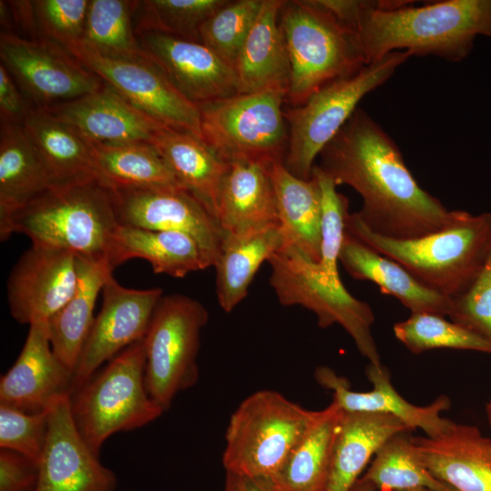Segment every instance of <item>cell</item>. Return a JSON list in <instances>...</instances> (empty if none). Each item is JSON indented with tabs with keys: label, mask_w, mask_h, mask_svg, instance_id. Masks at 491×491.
<instances>
[{
	"label": "cell",
	"mask_w": 491,
	"mask_h": 491,
	"mask_svg": "<svg viewBox=\"0 0 491 491\" xmlns=\"http://www.w3.org/2000/svg\"><path fill=\"white\" fill-rule=\"evenodd\" d=\"M32 107L26 103L7 69L0 64L1 122L22 124Z\"/></svg>",
	"instance_id": "bcb514c9"
},
{
	"label": "cell",
	"mask_w": 491,
	"mask_h": 491,
	"mask_svg": "<svg viewBox=\"0 0 491 491\" xmlns=\"http://www.w3.org/2000/svg\"><path fill=\"white\" fill-rule=\"evenodd\" d=\"M116 476L78 432L69 395L48 410V434L38 463L36 491H115Z\"/></svg>",
	"instance_id": "e0dca14e"
},
{
	"label": "cell",
	"mask_w": 491,
	"mask_h": 491,
	"mask_svg": "<svg viewBox=\"0 0 491 491\" xmlns=\"http://www.w3.org/2000/svg\"><path fill=\"white\" fill-rule=\"evenodd\" d=\"M102 294V307L84 345L71 392L86 382L104 363L145 337L164 291L160 287L126 288L112 274Z\"/></svg>",
	"instance_id": "5bb4252c"
},
{
	"label": "cell",
	"mask_w": 491,
	"mask_h": 491,
	"mask_svg": "<svg viewBox=\"0 0 491 491\" xmlns=\"http://www.w3.org/2000/svg\"><path fill=\"white\" fill-rule=\"evenodd\" d=\"M270 165L240 161L228 164L217 216L223 235L279 228Z\"/></svg>",
	"instance_id": "603a6c76"
},
{
	"label": "cell",
	"mask_w": 491,
	"mask_h": 491,
	"mask_svg": "<svg viewBox=\"0 0 491 491\" xmlns=\"http://www.w3.org/2000/svg\"><path fill=\"white\" fill-rule=\"evenodd\" d=\"M38 465L9 449H0V491H36Z\"/></svg>",
	"instance_id": "f6af8a7d"
},
{
	"label": "cell",
	"mask_w": 491,
	"mask_h": 491,
	"mask_svg": "<svg viewBox=\"0 0 491 491\" xmlns=\"http://www.w3.org/2000/svg\"><path fill=\"white\" fill-rule=\"evenodd\" d=\"M55 186L22 124L1 122L0 227L19 208Z\"/></svg>",
	"instance_id": "1f68e13d"
},
{
	"label": "cell",
	"mask_w": 491,
	"mask_h": 491,
	"mask_svg": "<svg viewBox=\"0 0 491 491\" xmlns=\"http://www.w3.org/2000/svg\"><path fill=\"white\" fill-rule=\"evenodd\" d=\"M246 491H276L266 478L246 479Z\"/></svg>",
	"instance_id": "c3c4849f"
},
{
	"label": "cell",
	"mask_w": 491,
	"mask_h": 491,
	"mask_svg": "<svg viewBox=\"0 0 491 491\" xmlns=\"http://www.w3.org/2000/svg\"><path fill=\"white\" fill-rule=\"evenodd\" d=\"M151 144L179 184L217 219L220 192L228 164L202 139L187 132L165 127Z\"/></svg>",
	"instance_id": "f546056e"
},
{
	"label": "cell",
	"mask_w": 491,
	"mask_h": 491,
	"mask_svg": "<svg viewBox=\"0 0 491 491\" xmlns=\"http://www.w3.org/2000/svg\"><path fill=\"white\" fill-rule=\"evenodd\" d=\"M321 190V257L317 266L321 274L332 284L342 283L337 261L346 232L348 199L336 191V185L319 166L312 169Z\"/></svg>",
	"instance_id": "60d3db41"
},
{
	"label": "cell",
	"mask_w": 491,
	"mask_h": 491,
	"mask_svg": "<svg viewBox=\"0 0 491 491\" xmlns=\"http://www.w3.org/2000/svg\"><path fill=\"white\" fill-rule=\"evenodd\" d=\"M283 247L279 228L224 234L215 269V293L220 307L232 312L247 296L261 265Z\"/></svg>",
	"instance_id": "d6a6232c"
},
{
	"label": "cell",
	"mask_w": 491,
	"mask_h": 491,
	"mask_svg": "<svg viewBox=\"0 0 491 491\" xmlns=\"http://www.w3.org/2000/svg\"><path fill=\"white\" fill-rule=\"evenodd\" d=\"M342 410L332 402L268 480L276 491H327Z\"/></svg>",
	"instance_id": "836d02e7"
},
{
	"label": "cell",
	"mask_w": 491,
	"mask_h": 491,
	"mask_svg": "<svg viewBox=\"0 0 491 491\" xmlns=\"http://www.w3.org/2000/svg\"><path fill=\"white\" fill-rule=\"evenodd\" d=\"M407 1L350 0L346 23L367 64L394 51L460 62L475 38L491 37V0H446L411 6Z\"/></svg>",
	"instance_id": "7a4b0ae2"
},
{
	"label": "cell",
	"mask_w": 491,
	"mask_h": 491,
	"mask_svg": "<svg viewBox=\"0 0 491 491\" xmlns=\"http://www.w3.org/2000/svg\"><path fill=\"white\" fill-rule=\"evenodd\" d=\"M208 319L202 303L180 294L163 296L155 309L143 339L145 382L164 411L198 380L200 335Z\"/></svg>",
	"instance_id": "30bf717a"
},
{
	"label": "cell",
	"mask_w": 491,
	"mask_h": 491,
	"mask_svg": "<svg viewBox=\"0 0 491 491\" xmlns=\"http://www.w3.org/2000/svg\"><path fill=\"white\" fill-rule=\"evenodd\" d=\"M269 283L282 306H301L312 311L322 328L340 325L369 363L381 365L372 335L375 320L370 306L353 296L341 284H332L314 263L292 247H282L267 261Z\"/></svg>",
	"instance_id": "8fae6325"
},
{
	"label": "cell",
	"mask_w": 491,
	"mask_h": 491,
	"mask_svg": "<svg viewBox=\"0 0 491 491\" xmlns=\"http://www.w3.org/2000/svg\"><path fill=\"white\" fill-rule=\"evenodd\" d=\"M91 144L97 178L111 190L184 188L150 143Z\"/></svg>",
	"instance_id": "e575fe53"
},
{
	"label": "cell",
	"mask_w": 491,
	"mask_h": 491,
	"mask_svg": "<svg viewBox=\"0 0 491 491\" xmlns=\"http://www.w3.org/2000/svg\"><path fill=\"white\" fill-rule=\"evenodd\" d=\"M319 155L318 166L336 186L347 185L360 195L363 205L354 214L376 235L415 239L441 230L456 215L418 185L396 144L361 108Z\"/></svg>",
	"instance_id": "6da1fadb"
},
{
	"label": "cell",
	"mask_w": 491,
	"mask_h": 491,
	"mask_svg": "<svg viewBox=\"0 0 491 491\" xmlns=\"http://www.w3.org/2000/svg\"><path fill=\"white\" fill-rule=\"evenodd\" d=\"M404 491H431L426 488H416V489H409V490H404Z\"/></svg>",
	"instance_id": "f5cc1de1"
},
{
	"label": "cell",
	"mask_w": 491,
	"mask_h": 491,
	"mask_svg": "<svg viewBox=\"0 0 491 491\" xmlns=\"http://www.w3.org/2000/svg\"><path fill=\"white\" fill-rule=\"evenodd\" d=\"M77 284L71 298L48 320L52 349L73 373L94 323L97 296L114 269L105 260L76 256Z\"/></svg>",
	"instance_id": "4dcf8cb0"
},
{
	"label": "cell",
	"mask_w": 491,
	"mask_h": 491,
	"mask_svg": "<svg viewBox=\"0 0 491 491\" xmlns=\"http://www.w3.org/2000/svg\"><path fill=\"white\" fill-rule=\"evenodd\" d=\"M76 284V255L32 245L8 278L10 314L16 322L29 326L48 321L71 298Z\"/></svg>",
	"instance_id": "2e32d148"
},
{
	"label": "cell",
	"mask_w": 491,
	"mask_h": 491,
	"mask_svg": "<svg viewBox=\"0 0 491 491\" xmlns=\"http://www.w3.org/2000/svg\"><path fill=\"white\" fill-rule=\"evenodd\" d=\"M395 336L410 352L420 354L432 349L450 348L491 354V345L466 327L445 316L429 313H411L393 326Z\"/></svg>",
	"instance_id": "f35d334b"
},
{
	"label": "cell",
	"mask_w": 491,
	"mask_h": 491,
	"mask_svg": "<svg viewBox=\"0 0 491 491\" xmlns=\"http://www.w3.org/2000/svg\"><path fill=\"white\" fill-rule=\"evenodd\" d=\"M486 409V416H487V419H488V423H489V425L491 426V399L487 403Z\"/></svg>",
	"instance_id": "816d5d0a"
},
{
	"label": "cell",
	"mask_w": 491,
	"mask_h": 491,
	"mask_svg": "<svg viewBox=\"0 0 491 491\" xmlns=\"http://www.w3.org/2000/svg\"><path fill=\"white\" fill-rule=\"evenodd\" d=\"M73 376L52 349L48 321L34 323L16 361L1 376L0 405L27 414L48 411L70 395Z\"/></svg>",
	"instance_id": "d6986e66"
},
{
	"label": "cell",
	"mask_w": 491,
	"mask_h": 491,
	"mask_svg": "<svg viewBox=\"0 0 491 491\" xmlns=\"http://www.w3.org/2000/svg\"><path fill=\"white\" fill-rule=\"evenodd\" d=\"M283 247H292L314 263L321 257V190L316 177L292 175L278 161L270 165Z\"/></svg>",
	"instance_id": "4316f807"
},
{
	"label": "cell",
	"mask_w": 491,
	"mask_h": 491,
	"mask_svg": "<svg viewBox=\"0 0 491 491\" xmlns=\"http://www.w3.org/2000/svg\"><path fill=\"white\" fill-rule=\"evenodd\" d=\"M338 261L357 280L375 283L380 290L398 299L411 313L449 316L452 298L424 285L404 266L377 253L345 232Z\"/></svg>",
	"instance_id": "d4e9b609"
},
{
	"label": "cell",
	"mask_w": 491,
	"mask_h": 491,
	"mask_svg": "<svg viewBox=\"0 0 491 491\" xmlns=\"http://www.w3.org/2000/svg\"><path fill=\"white\" fill-rule=\"evenodd\" d=\"M366 373L373 385V389L366 392L352 390L348 380L328 366H318L314 376L319 386L333 393L332 402L342 411L389 414L411 431L421 429L430 438L442 436L453 425L452 420L440 415L450 408L449 397L442 395L428 406H416L395 389L390 373L382 364L369 363Z\"/></svg>",
	"instance_id": "ffe728a7"
},
{
	"label": "cell",
	"mask_w": 491,
	"mask_h": 491,
	"mask_svg": "<svg viewBox=\"0 0 491 491\" xmlns=\"http://www.w3.org/2000/svg\"><path fill=\"white\" fill-rule=\"evenodd\" d=\"M285 0H262L261 8L238 54L235 74L238 93H287L290 61L278 16Z\"/></svg>",
	"instance_id": "cb8c5ba5"
},
{
	"label": "cell",
	"mask_w": 491,
	"mask_h": 491,
	"mask_svg": "<svg viewBox=\"0 0 491 491\" xmlns=\"http://www.w3.org/2000/svg\"><path fill=\"white\" fill-rule=\"evenodd\" d=\"M228 0H146L137 1L134 12L135 33L154 31L199 41V29L205 20Z\"/></svg>",
	"instance_id": "74e56055"
},
{
	"label": "cell",
	"mask_w": 491,
	"mask_h": 491,
	"mask_svg": "<svg viewBox=\"0 0 491 491\" xmlns=\"http://www.w3.org/2000/svg\"><path fill=\"white\" fill-rule=\"evenodd\" d=\"M349 491H378L371 483L359 477Z\"/></svg>",
	"instance_id": "f907efd6"
},
{
	"label": "cell",
	"mask_w": 491,
	"mask_h": 491,
	"mask_svg": "<svg viewBox=\"0 0 491 491\" xmlns=\"http://www.w3.org/2000/svg\"><path fill=\"white\" fill-rule=\"evenodd\" d=\"M286 93H238L198 105L202 140L223 161L284 162L288 128Z\"/></svg>",
	"instance_id": "9c48e42d"
},
{
	"label": "cell",
	"mask_w": 491,
	"mask_h": 491,
	"mask_svg": "<svg viewBox=\"0 0 491 491\" xmlns=\"http://www.w3.org/2000/svg\"><path fill=\"white\" fill-rule=\"evenodd\" d=\"M278 23L290 61L286 103L291 107L367 65L354 28L320 0H285Z\"/></svg>",
	"instance_id": "5b68a950"
},
{
	"label": "cell",
	"mask_w": 491,
	"mask_h": 491,
	"mask_svg": "<svg viewBox=\"0 0 491 491\" xmlns=\"http://www.w3.org/2000/svg\"><path fill=\"white\" fill-rule=\"evenodd\" d=\"M360 477L371 483L378 491L416 488L455 491L428 470L414 442L411 430H404L389 437Z\"/></svg>",
	"instance_id": "d590c367"
},
{
	"label": "cell",
	"mask_w": 491,
	"mask_h": 491,
	"mask_svg": "<svg viewBox=\"0 0 491 491\" xmlns=\"http://www.w3.org/2000/svg\"><path fill=\"white\" fill-rule=\"evenodd\" d=\"M55 185L98 180L92 144L45 108L32 107L22 123Z\"/></svg>",
	"instance_id": "83f0119b"
},
{
	"label": "cell",
	"mask_w": 491,
	"mask_h": 491,
	"mask_svg": "<svg viewBox=\"0 0 491 491\" xmlns=\"http://www.w3.org/2000/svg\"><path fill=\"white\" fill-rule=\"evenodd\" d=\"M404 430L410 429L389 414L342 411L327 491H349L382 445Z\"/></svg>",
	"instance_id": "f1b7e54d"
},
{
	"label": "cell",
	"mask_w": 491,
	"mask_h": 491,
	"mask_svg": "<svg viewBox=\"0 0 491 491\" xmlns=\"http://www.w3.org/2000/svg\"><path fill=\"white\" fill-rule=\"evenodd\" d=\"M136 4L137 1L90 0L79 44L110 58L147 59L133 25Z\"/></svg>",
	"instance_id": "8d00e7d4"
},
{
	"label": "cell",
	"mask_w": 491,
	"mask_h": 491,
	"mask_svg": "<svg viewBox=\"0 0 491 491\" xmlns=\"http://www.w3.org/2000/svg\"><path fill=\"white\" fill-rule=\"evenodd\" d=\"M48 434V411L27 414L0 405V447L38 465Z\"/></svg>",
	"instance_id": "7bdbcfd3"
},
{
	"label": "cell",
	"mask_w": 491,
	"mask_h": 491,
	"mask_svg": "<svg viewBox=\"0 0 491 491\" xmlns=\"http://www.w3.org/2000/svg\"><path fill=\"white\" fill-rule=\"evenodd\" d=\"M33 4L39 38L64 47L82 40L90 0H37Z\"/></svg>",
	"instance_id": "b9f144b4"
},
{
	"label": "cell",
	"mask_w": 491,
	"mask_h": 491,
	"mask_svg": "<svg viewBox=\"0 0 491 491\" xmlns=\"http://www.w3.org/2000/svg\"><path fill=\"white\" fill-rule=\"evenodd\" d=\"M322 414L323 409L308 410L274 390L251 394L226 427L222 456L226 473L271 478Z\"/></svg>",
	"instance_id": "8992f818"
},
{
	"label": "cell",
	"mask_w": 491,
	"mask_h": 491,
	"mask_svg": "<svg viewBox=\"0 0 491 491\" xmlns=\"http://www.w3.org/2000/svg\"><path fill=\"white\" fill-rule=\"evenodd\" d=\"M224 491H246V479L236 475L226 473Z\"/></svg>",
	"instance_id": "681fc988"
},
{
	"label": "cell",
	"mask_w": 491,
	"mask_h": 491,
	"mask_svg": "<svg viewBox=\"0 0 491 491\" xmlns=\"http://www.w3.org/2000/svg\"><path fill=\"white\" fill-rule=\"evenodd\" d=\"M45 109L74 126L90 143L151 144L157 133L167 127L135 108L105 83L94 93Z\"/></svg>",
	"instance_id": "44dd1931"
},
{
	"label": "cell",
	"mask_w": 491,
	"mask_h": 491,
	"mask_svg": "<svg viewBox=\"0 0 491 491\" xmlns=\"http://www.w3.org/2000/svg\"><path fill=\"white\" fill-rule=\"evenodd\" d=\"M449 317L491 345V249L470 286L452 298Z\"/></svg>",
	"instance_id": "ee69618b"
},
{
	"label": "cell",
	"mask_w": 491,
	"mask_h": 491,
	"mask_svg": "<svg viewBox=\"0 0 491 491\" xmlns=\"http://www.w3.org/2000/svg\"><path fill=\"white\" fill-rule=\"evenodd\" d=\"M431 474L455 491H491V439L453 423L442 436H413Z\"/></svg>",
	"instance_id": "7402d4cb"
},
{
	"label": "cell",
	"mask_w": 491,
	"mask_h": 491,
	"mask_svg": "<svg viewBox=\"0 0 491 491\" xmlns=\"http://www.w3.org/2000/svg\"><path fill=\"white\" fill-rule=\"evenodd\" d=\"M120 225L181 232L196 241L211 266L220 254L223 231L217 219L184 188L114 189Z\"/></svg>",
	"instance_id": "9a60e30c"
},
{
	"label": "cell",
	"mask_w": 491,
	"mask_h": 491,
	"mask_svg": "<svg viewBox=\"0 0 491 491\" xmlns=\"http://www.w3.org/2000/svg\"><path fill=\"white\" fill-rule=\"evenodd\" d=\"M132 258L146 260L155 274L176 278L211 267L199 245L186 234L120 225L113 235L107 261L115 269Z\"/></svg>",
	"instance_id": "484cf974"
},
{
	"label": "cell",
	"mask_w": 491,
	"mask_h": 491,
	"mask_svg": "<svg viewBox=\"0 0 491 491\" xmlns=\"http://www.w3.org/2000/svg\"><path fill=\"white\" fill-rule=\"evenodd\" d=\"M0 57L1 64L35 107L70 102L104 85L65 47L45 38L26 39L2 31Z\"/></svg>",
	"instance_id": "7c38bea8"
},
{
	"label": "cell",
	"mask_w": 491,
	"mask_h": 491,
	"mask_svg": "<svg viewBox=\"0 0 491 491\" xmlns=\"http://www.w3.org/2000/svg\"><path fill=\"white\" fill-rule=\"evenodd\" d=\"M136 37L146 58L195 105L238 94L234 70L203 43L154 31Z\"/></svg>",
	"instance_id": "ac0fdd59"
},
{
	"label": "cell",
	"mask_w": 491,
	"mask_h": 491,
	"mask_svg": "<svg viewBox=\"0 0 491 491\" xmlns=\"http://www.w3.org/2000/svg\"><path fill=\"white\" fill-rule=\"evenodd\" d=\"M8 6L13 13L14 19L25 31L30 32L32 39L38 37L33 1H12Z\"/></svg>",
	"instance_id": "7dc6e473"
},
{
	"label": "cell",
	"mask_w": 491,
	"mask_h": 491,
	"mask_svg": "<svg viewBox=\"0 0 491 491\" xmlns=\"http://www.w3.org/2000/svg\"><path fill=\"white\" fill-rule=\"evenodd\" d=\"M261 5L262 0H228L201 25L200 42L234 70Z\"/></svg>",
	"instance_id": "ab89813d"
},
{
	"label": "cell",
	"mask_w": 491,
	"mask_h": 491,
	"mask_svg": "<svg viewBox=\"0 0 491 491\" xmlns=\"http://www.w3.org/2000/svg\"><path fill=\"white\" fill-rule=\"evenodd\" d=\"M65 48L142 113L169 128L202 139L198 106L188 101L148 59L110 58L79 43Z\"/></svg>",
	"instance_id": "4fadbf2b"
},
{
	"label": "cell",
	"mask_w": 491,
	"mask_h": 491,
	"mask_svg": "<svg viewBox=\"0 0 491 491\" xmlns=\"http://www.w3.org/2000/svg\"><path fill=\"white\" fill-rule=\"evenodd\" d=\"M410 56L405 50L388 53L356 74L325 85L303 105L286 109V168L297 178L309 179L316 157L351 117L362 98L386 83Z\"/></svg>",
	"instance_id": "ba28073f"
},
{
	"label": "cell",
	"mask_w": 491,
	"mask_h": 491,
	"mask_svg": "<svg viewBox=\"0 0 491 491\" xmlns=\"http://www.w3.org/2000/svg\"><path fill=\"white\" fill-rule=\"evenodd\" d=\"M119 225L112 190L95 179L55 185L41 193L0 227V238L5 241L20 233L32 245L108 262L111 241Z\"/></svg>",
	"instance_id": "277c9868"
},
{
	"label": "cell",
	"mask_w": 491,
	"mask_h": 491,
	"mask_svg": "<svg viewBox=\"0 0 491 491\" xmlns=\"http://www.w3.org/2000/svg\"><path fill=\"white\" fill-rule=\"evenodd\" d=\"M346 231L396 261L431 289L455 298L481 270L491 249V214L457 210L446 227L422 237L396 240L367 229L348 213Z\"/></svg>",
	"instance_id": "3957f363"
},
{
	"label": "cell",
	"mask_w": 491,
	"mask_h": 491,
	"mask_svg": "<svg viewBox=\"0 0 491 491\" xmlns=\"http://www.w3.org/2000/svg\"><path fill=\"white\" fill-rule=\"evenodd\" d=\"M143 339L121 351L69 395L74 423L97 456L113 434L142 427L165 412L145 386Z\"/></svg>",
	"instance_id": "52a82bcc"
}]
</instances>
